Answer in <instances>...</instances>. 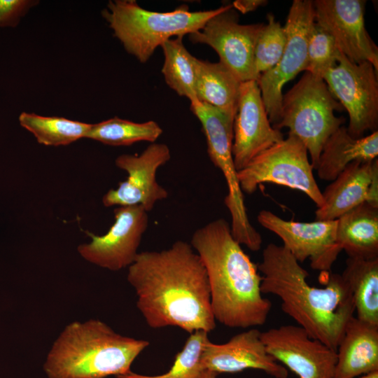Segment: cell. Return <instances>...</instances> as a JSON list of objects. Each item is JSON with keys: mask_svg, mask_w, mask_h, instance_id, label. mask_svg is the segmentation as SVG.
Masks as SVG:
<instances>
[{"mask_svg": "<svg viewBox=\"0 0 378 378\" xmlns=\"http://www.w3.org/2000/svg\"><path fill=\"white\" fill-rule=\"evenodd\" d=\"M38 3L32 0H0V27H16L20 19Z\"/></svg>", "mask_w": 378, "mask_h": 378, "instance_id": "cell-31", "label": "cell"}, {"mask_svg": "<svg viewBox=\"0 0 378 378\" xmlns=\"http://www.w3.org/2000/svg\"><path fill=\"white\" fill-rule=\"evenodd\" d=\"M114 223L104 235L88 232L91 241L77 251L86 261L111 271L129 267L135 260L148 226V212L140 205L118 206Z\"/></svg>", "mask_w": 378, "mask_h": 378, "instance_id": "cell-13", "label": "cell"}, {"mask_svg": "<svg viewBox=\"0 0 378 378\" xmlns=\"http://www.w3.org/2000/svg\"><path fill=\"white\" fill-rule=\"evenodd\" d=\"M330 93L347 111V131L354 138L377 131V71L368 62L354 63L342 52L323 78Z\"/></svg>", "mask_w": 378, "mask_h": 378, "instance_id": "cell-10", "label": "cell"}, {"mask_svg": "<svg viewBox=\"0 0 378 378\" xmlns=\"http://www.w3.org/2000/svg\"><path fill=\"white\" fill-rule=\"evenodd\" d=\"M260 334L252 328L234 335L224 344H214L209 340L201 356L202 370L219 374L255 369L274 378H287L286 368L267 352Z\"/></svg>", "mask_w": 378, "mask_h": 378, "instance_id": "cell-18", "label": "cell"}, {"mask_svg": "<svg viewBox=\"0 0 378 378\" xmlns=\"http://www.w3.org/2000/svg\"><path fill=\"white\" fill-rule=\"evenodd\" d=\"M262 274L260 290L281 301L282 310L308 335L337 351L355 312L351 290L342 274L331 273L326 286L307 282L308 272L283 245L271 243L257 265Z\"/></svg>", "mask_w": 378, "mask_h": 378, "instance_id": "cell-2", "label": "cell"}, {"mask_svg": "<svg viewBox=\"0 0 378 378\" xmlns=\"http://www.w3.org/2000/svg\"><path fill=\"white\" fill-rule=\"evenodd\" d=\"M341 274L351 290L356 318L378 326V258H348Z\"/></svg>", "mask_w": 378, "mask_h": 378, "instance_id": "cell-24", "label": "cell"}, {"mask_svg": "<svg viewBox=\"0 0 378 378\" xmlns=\"http://www.w3.org/2000/svg\"><path fill=\"white\" fill-rule=\"evenodd\" d=\"M162 132L154 120L135 122L115 116L92 124L86 138L108 146H122L139 141L156 142Z\"/></svg>", "mask_w": 378, "mask_h": 378, "instance_id": "cell-27", "label": "cell"}, {"mask_svg": "<svg viewBox=\"0 0 378 378\" xmlns=\"http://www.w3.org/2000/svg\"><path fill=\"white\" fill-rule=\"evenodd\" d=\"M208 333L197 330L187 339L182 350L176 354L171 368L159 375H143L132 371L118 378H197L203 370L200 363L202 353L209 340Z\"/></svg>", "mask_w": 378, "mask_h": 378, "instance_id": "cell-28", "label": "cell"}, {"mask_svg": "<svg viewBox=\"0 0 378 378\" xmlns=\"http://www.w3.org/2000/svg\"><path fill=\"white\" fill-rule=\"evenodd\" d=\"M197 98L234 120L241 83L222 63L195 57Z\"/></svg>", "mask_w": 378, "mask_h": 378, "instance_id": "cell-23", "label": "cell"}, {"mask_svg": "<svg viewBox=\"0 0 378 378\" xmlns=\"http://www.w3.org/2000/svg\"><path fill=\"white\" fill-rule=\"evenodd\" d=\"M127 279L150 328L176 326L190 334L214 330L206 271L190 244L178 240L167 249L139 253Z\"/></svg>", "mask_w": 378, "mask_h": 378, "instance_id": "cell-1", "label": "cell"}, {"mask_svg": "<svg viewBox=\"0 0 378 378\" xmlns=\"http://www.w3.org/2000/svg\"><path fill=\"white\" fill-rule=\"evenodd\" d=\"M257 220L281 239L283 246L300 263L309 259L314 270L328 272L342 251L337 241V219L308 223L286 220L262 210Z\"/></svg>", "mask_w": 378, "mask_h": 378, "instance_id": "cell-14", "label": "cell"}, {"mask_svg": "<svg viewBox=\"0 0 378 378\" xmlns=\"http://www.w3.org/2000/svg\"><path fill=\"white\" fill-rule=\"evenodd\" d=\"M284 139L281 132L270 122L258 82L241 83L232 148L237 172Z\"/></svg>", "mask_w": 378, "mask_h": 378, "instance_id": "cell-17", "label": "cell"}, {"mask_svg": "<svg viewBox=\"0 0 378 378\" xmlns=\"http://www.w3.org/2000/svg\"><path fill=\"white\" fill-rule=\"evenodd\" d=\"M365 4L363 0H315L314 20L350 61L368 62L378 71V48L365 25Z\"/></svg>", "mask_w": 378, "mask_h": 378, "instance_id": "cell-15", "label": "cell"}, {"mask_svg": "<svg viewBox=\"0 0 378 378\" xmlns=\"http://www.w3.org/2000/svg\"><path fill=\"white\" fill-rule=\"evenodd\" d=\"M262 23L241 24L232 5L211 18L200 30L188 35L193 43L206 44L218 55L220 62L240 82L258 81L254 48Z\"/></svg>", "mask_w": 378, "mask_h": 378, "instance_id": "cell-11", "label": "cell"}, {"mask_svg": "<svg viewBox=\"0 0 378 378\" xmlns=\"http://www.w3.org/2000/svg\"><path fill=\"white\" fill-rule=\"evenodd\" d=\"M323 205L316 220H333L353 208L369 203L378 206V160L350 163L322 192Z\"/></svg>", "mask_w": 378, "mask_h": 378, "instance_id": "cell-19", "label": "cell"}, {"mask_svg": "<svg viewBox=\"0 0 378 378\" xmlns=\"http://www.w3.org/2000/svg\"><path fill=\"white\" fill-rule=\"evenodd\" d=\"M218 373L209 370H202L197 378H217Z\"/></svg>", "mask_w": 378, "mask_h": 378, "instance_id": "cell-33", "label": "cell"}, {"mask_svg": "<svg viewBox=\"0 0 378 378\" xmlns=\"http://www.w3.org/2000/svg\"><path fill=\"white\" fill-rule=\"evenodd\" d=\"M190 109L204 131L211 161L222 172L227 186L224 202L231 216L232 236L252 251L261 248L262 237L251 223L232 157L234 119L206 103H190Z\"/></svg>", "mask_w": 378, "mask_h": 378, "instance_id": "cell-7", "label": "cell"}, {"mask_svg": "<svg viewBox=\"0 0 378 378\" xmlns=\"http://www.w3.org/2000/svg\"><path fill=\"white\" fill-rule=\"evenodd\" d=\"M267 23L264 24L258 35L253 52L255 69L260 76L278 63L286 44L284 27L272 13L267 15Z\"/></svg>", "mask_w": 378, "mask_h": 378, "instance_id": "cell-29", "label": "cell"}, {"mask_svg": "<svg viewBox=\"0 0 378 378\" xmlns=\"http://www.w3.org/2000/svg\"><path fill=\"white\" fill-rule=\"evenodd\" d=\"M19 122L34 136L38 143L49 146H66L86 138L92 125L62 117L27 112L20 113Z\"/></svg>", "mask_w": 378, "mask_h": 378, "instance_id": "cell-26", "label": "cell"}, {"mask_svg": "<svg viewBox=\"0 0 378 378\" xmlns=\"http://www.w3.org/2000/svg\"><path fill=\"white\" fill-rule=\"evenodd\" d=\"M160 47L164 57L161 71L167 85L190 103L198 101L195 92V57L186 48L183 36L169 39Z\"/></svg>", "mask_w": 378, "mask_h": 378, "instance_id": "cell-25", "label": "cell"}, {"mask_svg": "<svg viewBox=\"0 0 378 378\" xmlns=\"http://www.w3.org/2000/svg\"><path fill=\"white\" fill-rule=\"evenodd\" d=\"M336 352L333 378H356L378 370V326L352 316Z\"/></svg>", "mask_w": 378, "mask_h": 378, "instance_id": "cell-20", "label": "cell"}, {"mask_svg": "<svg viewBox=\"0 0 378 378\" xmlns=\"http://www.w3.org/2000/svg\"><path fill=\"white\" fill-rule=\"evenodd\" d=\"M267 4L265 0H236L232 5L234 10H237L243 14L253 11L260 6Z\"/></svg>", "mask_w": 378, "mask_h": 378, "instance_id": "cell-32", "label": "cell"}, {"mask_svg": "<svg viewBox=\"0 0 378 378\" xmlns=\"http://www.w3.org/2000/svg\"><path fill=\"white\" fill-rule=\"evenodd\" d=\"M356 378H378V370H375Z\"/></svg>", "mask_w": 378, "mask_h": 378, "instance_id": "cell-34", "label": "cell"}, {"mask_svg": "<svg viewBox=\"0 0 378 378\" xmlns=\"http://www.w3.org/2000/svg\"><path fill=\"white\" fill-rule=\"evenodd\" d=\"M190 244L206 271L216 321L230 328L263 325L272 304L262 296L258 266L234 238L223 218L197 229Z\"/></svg>", "mask_w": 378, "mask_h": 378, "instance_id": "cell-3", "label": "cell"}, {"mask_svg": "<svg viewBox=\"0 0 378 378\" xmlns=\"http://www.w3.org/2000/svg\"><path fill=\"white\" fill-rule=\"evenodd\" d=\"M232 6L190 11L183 4L172 11L157 12L141 7L136 1H109L102 14L125 50L141 63L146 62L158 46L172 36H183L203 27L215 15Z\"/></svg>", "mask_w": 378, "mask_h": 378, "instance_id": "cell-5", "label": "cell"}, {"mask_svg": "<svg viewBox=\"0 0 378 378\" xmlns=\"http://www.w3.org/2000/svg\"><path fill=\"white\" fill-rule=\"evenodd\" d=\"M378 132L354 138L342 125L325 142L316 167L318 176L332 181L351 162L377 158Z\"/></svg>", "mask_w": 378, "mask_h": 378, "instance_id": "cell-21", "label": "cell"}, {"mask_svg": "<svg viewBox=\"0 0 378 378\" xmlns=\"http://www.w3.org/2000/svg\"><path fill=\"white\" fill-rule=\"evenodd\" d=\"M260 337L267 352L299 378H333L336 351L301 327L281 326L261 332Z\"/></svg>", "mask_w": 378, "mask_h": 378, "instance_id": "cell-16", "label": "cell"}, {"mask_svg": "<svg viewBox=\"0 0 378 378\" xmlns=\"http://www.w3.org/2000/svg\"><path fill=\"white\" fill-rule=\"evenodd\" d=\"M337 221V241L349 258H378V206L363 203Z\"/></svg>", "mask_w": 378, "mask_h": 378, "instance_id": "cell-22", "label": "cell"}, {"mask_svg": "<svg viewBox=\"0 0 378 378\" xmlns=\"http://www.w3.org/2000/svg\"><path fill=\"white\" fill-rule=\"evenodd\" d=\"M340 55L333 38L314 22L308 39L305 71L323 78L330 69L336 66Z\"/></svg>", "mask_w": 378, "mask_h": 378, "instance_id": "cell-30", "label": "cell"}, {"mask_svg": "<svg viewBox=\"0 0 378 378\" xmlns=\"http://www.w3.org/2000/svg\"><path fill=\"white\" fill-rule=\"evenodd\" d=\"M170 158L169 146L157 142L150 143L139 155L118 156L115 166L126 172L127 178L103 196V204L107 207L140 205L150 211L158 202L168 197V191L157 180V172Z\"/></svg>", "mask_w": 378, "mask_h": 378, "instance_id": "cell-12", "label": "cell"}, {"mask_svg": "<svg viewBox=\"0 0 378 378\" xmlns=\"http://www.w3.org/2000/svg\"><path fill=\"white\" fill-rule=\"evenodd\" d=\"M149 342L124 336L99 319L74 321L53 342L43 365L48 378H106L128 374Z\"/></svg>", "mask_w": 378, "mask_h": 378, "instance_id": "cell-4", "label": "cell"}, {"mask_svg": "<svg viewBox=\"0 0 378 378\" xmlns=\"http://www.w3.org/2000/svg\"><path fill=\"white\" fill-rule=\"evenodd\" d=\"M308 152L297 137L288 135L254 158L237 171L242 192L251 195L261 183H274L304 192L317 207L323 205L322 192L313 174Z\"/></svg>", "mask_w": 378, "mask_h": 378, "instance_id": "cell-8", "label": "cell"}, {"mask_svg": "<svg viewBox=\"0 0 378 378\" xmlns=\"http://www.w3.org/2000/svg\"><path fill=\"white\" fill-rule=\"evenodd\" d=\"M313 1L294 0L284 25L286 44L278 63L260 74L258 84L269 120L274 127L280 121L284 85L305 71L309 33L314 23Z\"/></svg>", "mask_w": 378, "mask_h": 378, "instance_id": "cell-9", "label": "cell"}, {"mask_svg": "<svg viewBox=\"0 0 378 378\" xmlns=\"http://www.w3.org/2000/svg\"><path fill=\"white\" fill-rule=\"evenodd\" d=\"M342 109L323 79L306 71L283 94L281 118L274 128H288V135L297 137L306 147L316 169L325 142L345 122L344 118L335 115V111Z\"/></svg>", "mask_w": 378, "mask_h": 378, "instance_id": "cell-6", "label": "cell"}]
</instances>
